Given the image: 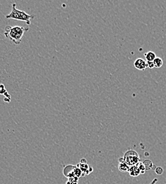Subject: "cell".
<instances>
[{
  "instance_id": "obj_1",
  "label": "cell",
  "mask_w": 166,
  "mask_h": 184,
  "mask_svg": "<svg viewBox=\"0 0 166 184\" xmlns=\"http://www.w3.org/2000/svg\"><path fill=\"white\" fill-rule=\"evenodd\" d=\"M29 30L28 28L19 26H7L4 29L5 37L12 40L14 44L19 45L22 41L24 33Z\"/></svg>"
},
{
  "instance_id": "obj_2",
  "label": "cell",
  "mask_w": 166,
  "mask_h": 184,
  "mask_svg": "<svg viewBox=\"0 0 166 184\" xmlns=\"http://www.w3.org/2000/svg\"><path fill=\"white\" fill-rule=\"evenodd\" d=\"M5 17H6V19H16V20H19V21H25L27 25H30V20L34 19V16L33 15H30V14H27L24 11H21V10L18 9L16 8V4H12V12H10V14L7 15Z\"/></svg>"
},
{
  "instance_id": "obj_3",
  "label": "cell",
  "mask_w": 166,
  "mask_h": 184,
  "mask_svg": "<svg viewBox=\"0 0 166 184\" xmlns=\"http://www.w3.org/2000/svg\"><path fill=\"white\" fill-rule=\"evenodd\" d=\"M124 160L126 163L129 166H133L137 165L141 160H140V157L139 155L134 150H128L125 152V155L123 156Z\"/></svg>"
},
{
  "instance_id": "obj_4",
  "label": "cell",
  "mask_w": 166,
  "mask_h": 184,
  "mask_svg": "<svg viewBox=\"0 0 166 184\" xmlns=\"http://www.w3.org/2000/svg\"><path fill=\"white\" fill-rule=\"evenodd\" d=\"M134 67L138 70H144L146 67V61L141 58H138L134 62Z\"/></svg>"
},
{
  "instance_id": "obj_5",
  "label": "cell",
  "mask_w": 166,
  "mask_h": 184,
  "mask_svg": "<svg viewBox=\"0 0 166 184\" xmlns=\"http://www.w3.org/2000/svg\"><path fill=\"white\" fill-rule=\"evenodd\" d=\"M119 161H120V164H119V166H118L119 170H120L121 172H129L131 166H129L125 162V160H124V158H123V157L120 158Z\"/></svg>"
},
{
  "instance_id": "obj_6",
  "label": "cell",
  "mask_w": 166,
  "mask_h": 184,
  "mask_svg": "<svg viewBox=\"0 0 166 184\" xmlns=\"http://www.w3.org/2000/svg\"><path fill=\"white\" fill-rule=\"evenodd\" d=\"M138 164L137 165L133 166H131V167H130L129 173L131 176L136 177V176H139L140 174H143L142 172H141V169H140V168H139Z\"/></svg>"
},
{
  "instance_id": "obj_7",
  "label": "cell",
  "mask_w": 166,
  "mask_h": 184,
  "mask_svg": "<svg viewBox=\"0 0 166 184\" xmlns=\"http://www.w3.org/2000/svg\"><path fill=\"white\" fill-rule=\"evenodd\" d=\"M146 61L147 62H153L155 59L156 58V55L155 52L152 51H148V52L145 53Z\"/></svg>"
},
{
  "instance_id": "obj_8",
  "label": "cell",
  "mask_w": 166,
  "mask_h": 184,
  "mask_svg": "<svg viewBox=\"0 0 166 184\" xmlns=\"http://www.w3.org/2000/svg\"><path fill=\"white\" fill-rule=\"evenodd\" d=\"M143 164V165L145 166L146 171L151 170L153 169H156V167L153 165V164L151 160H148V159H146V160H144L143 161H142Z\"/></svg>"
},
{
  "instance_id": "obj_9",
  "label": "cell",
  "mask_w": 166,
  "mask_h": 184,
  "mask_svg": "<svg viewBox=\"0 0 166 184\" xmlns=\"http://www.w3.org/2000/svg\"><path fill=\"white\" fill-rule=\"evenodd\" d=\"M153 64H154V67L156 68H160L163 66V62L160 57H156V58L153 60Z\"/></svg>"
},
{
  "instance_id": "obj_10",
  "label": "cell",
  "mask_w": 166,
  "mask_h": 184,
  "mask_svg": "<svg viewBox=\"0 0 166 184\" xmlns=\"http://www.w3.org/2000/svg\"><path fill=\"white\" fill-rule=\"evenodd\" d=\"M7 90L4 84H0V94H4L5 95L7 93Z\"/></svg>"
},
{
  "instance_id": "obj_11",
  "label": "cell",
  "mask_w": 166,
  "mask_h": 184,
  "mask_svg": "<svg viewBox=\"0 0 166 184\" xmlns=\"http://www.w3.org/2000/svg\"><path fill=\"white\" fill-rule=\"evenodd\" d=\"M155 171L158 175H161L163 173V168L160 167V166H158L155 169Z\"/></svg>"
},
{
  "instance_id": "obj_12",
  "label": "cell",
  "mask_w": 166,
  "mask_h": 184,
  "mask_svg": "<svg viewBox=\"0 0 166 184\" xmlns=\"http://www.w3.org/2000/svg\"><path fill=\"white\" fill-rule=\"evenodd\" d=\"M146 67H147V68H150V69L154 68L155 67L153 62H147V61H146Z\"/></svg>"
},
{
  "instance_id": "obj_13",
  "label": "cell",
  "mask_w": 166,
  "mask_h": 184,
  "mask_svg": "<svg viewBox=\"0 0 166 184\" xmlns=\"http://www.w3.org/2000/svg\"><path fill=\"white\" fill-rule=\"evenodd\" d=\"M157 181H158V179H157L156 178H154V179L151 182L150 184H156L157 183Z\"/></svg>"
},
{
  "instance_id": "obj_14",
  "label": "cell",
  "mask_w": 166,
  "mask_h": 184,
  "mask_svg": "<svg viewBox=\"0 0 166 184\" xmlns=\"http://www.w3.org/2000/svg\"><path fill=\"white\" fill-rule=\"evenodd\" d=\"M80 163H81V164H86L87 163V161H86V160H85V159H82L81 160V162Z\"/></svg>"
},
{
  "instance_id": "obj_15",
  "label": "cell",
  "mask_w": 166,
  "mask_h": 184,
  "mask_svg": "<svg viewBox=\"0 0 166 184\" xmlns=\"http://www.w3.org/2000/svg\"><path fill=\"white\" fill-rule=\"evenodd\" d=\"M72 184H78L77 183H72Z\"/></svg>"
}]
</instances>
